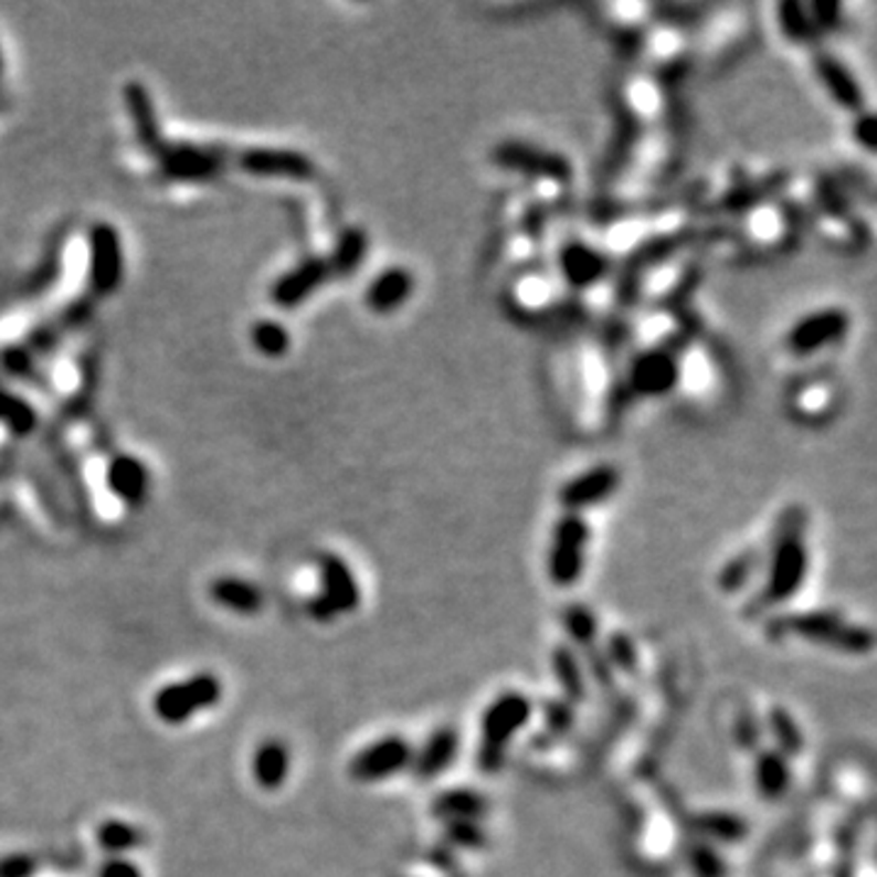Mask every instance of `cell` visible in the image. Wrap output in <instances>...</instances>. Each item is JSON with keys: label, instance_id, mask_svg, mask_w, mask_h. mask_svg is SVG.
Returning <instances> with one entry per match:
<instances>
[{"label": "cell", "instance_id": "1", "mask_svg": "<svg viewBox=\"0 0 877 877\" xmlns=\"http://www.w3.org/2000/svg\"><path fill=\"white\" fill-rule=\"evenodd\" d=\"M810 573L807 549V519L802 509H790L782 517L778 535L768 556V573L763 592L756 598V610L785 604L802 590Z\"/></svg>", "mask_w": 877, "mask_h": 877}, {"label": "cell", "instance_id": "2", "mask_svg": "<svg viewBox=\"0 0 877 877\" xmlns=\"http://www.w3.org/2000/svg\"><path fill=\"white\" fill-rule=\"evenodd\" d=\"M765 634L770 638L800 636L804 642L816 646H828L841 654L863 656L873 648V632L863 624L848 622L844 614L836 610H812V612H792L785 617L770 620Z\"/></svg>", "mask_w": 877, "mask_h": 877}, {"label": "cell", "instance_id": "3", "mask_svg": "<svg viewBox=\"0 0 877 877\" xmlns=\"http://www.w3.org/2000/svg\"><path fill=\"white\" fill-rule=\"evenodd\" d=\"M531 715H535V705L519 690H507L497 695L483 709L478 746V768L483 773H497V770H503L509 743L529 725Z\"/></svg>", "mask_w": 877, "mask_h": 877}, {"label": "cell", "instance_id": "4", "mask_svg": "<svg viewBox=\"0 0 877 877\" xmlns=\"http://www.w3.org/2000/svg\"><path fill=\"white\" fill-rule=\"evenodd\" d=\"M222 680L215 673H196L179 683L163 685L161 690L154 695V715H157L163 725L181 727L188 719L205 712V709L215 707L222 699Z\"/></svg>", "mask_w": 877, "mask_h": 877}, {"label": "cell", "instance_id": "5", "mask_svg": "<svg viewBox=\"0 0 877 877\" xmlns=\"http://www.w3.org/2000/svg\"><path fill=\"white\" fill-rule=\"evenodd\" d=\"M590 543V525L583 515L563 513L556 521L551 535V549L547 559L549 580L561 590L573 588L585 573Z\"/></svg>", "mask_w": 877, "mask_h": 877}, {"label": "cell", "instance_id": "6", "mask_svg": "<svg viewBox=\"0 0 877 877\" xmlns=\"http://www.w3.org/2000/svg\"><path fill=\"white\" fill-rule=\"evenodd\" d=\"M493 161L505 171H517L531 176V179L551 181V183H571L573 179V163L568 161L563 154L549 151L529 141L507 139L503 145L493 149Z\"/></svg>", "mask_w": 877, "mask_h": 877}, {"label": "cell", "instance_id": "7", "mask_svg": "<svg viewBox=\"0 0 877 877\" xmlns=\"http://www.w3.org/2000/svg\"><path fill=\"white\" fill-rule=\"evenodd\" d=\"M414 749L412 743L400 737V733H388V737L376 739L373 743L363 746V749L351 758L349 763V778L361 782V785H376V782H385L395 778L412 765Z\"/></svg>", "mask_w": 877, "mask_h": 877}, {"label": "cell", "instance_id": "8", "mask_svg": "<svg viewBox=\"0 0 877 877\" xmlns=\"http://www.w3.org/2000/svg\"><path fill=\"white\" fill-rule=\"evenodd\" d=\"M683 381V366L678 353L668 347H654L638 353L630 366L626 383L642 398H663L673 393Z\"/></svg>", "mask_w": 877, "mask_h": 877}, {"label": "cell", "instance_id": "9", "mask_svg": "<svg viewBox=\"0 0 877 877\" xmlns=\"http://www.w3.org/2000/svg\"><path fill=\"white\" fill-rule=\"evenodd\" d=\"M848 329H850V317L846 315V310L828 307V310H820L802 317L800 323L790 329L788 347L795 357H812V353L838 344L848 335Z\"/></svg>", "mask_w": 877, "mask_h": 877}, {"label": "cell", "instance_id": "10", "mask_svg": "<svg viewBox=\"0 0 877 877\" xmlns=\"http://www.w3.org/2000/svg\"><path fill=\"white\" fill-rule=\"evenodd\" d=\"M620 483H622V473L610 464H602L578 473L575 478L568 480L559 490V503L563 507V513L583 515L585 509L607 503L610 497L620 490Z\"/></svg>", "mask_w": 877, "mask_h": 877}, {"label": "cell", "instance_id": "11", "mask_svg": "<svg viewBox=\"0 0 877 877\" xmlns=\"http://www.w3.org/2000/svg\"><path fill=\"white\" fill-rule=\"evenodd\" d=\"M319 573V595H323L335 612L351 614L359 610L361 604V588L359 580L353 575L351 566L337 553H323L317 561Z\"/></svg>", "mask_w": 877, "mask_h": 877}, {"label": "cell", "instance_id": "12", "mask_svg": "<svg viewBox=\"0 0 877 877\" xmlns=\"http://www.w3.org/2000/svg\"><path fill=\"white\" fill-rule=\"evenodd\" d=\"M812 66L816 78L822 81V86L826 88V93L832 96L838 108L856 115L865 110L863 86L841 59H836L832 52H814Z\"/></svg>", "mask_w": 877, "mask_h": 877}, {"label": "cell", "instance_id": "13", "mask_svg": "<svg viewBox=\"0 0 877 877\" xmlns=\"http://www.w3.org/2000/svg\"><path fill=\"white\" fill-rule=\"evenodd\" d=\"M461 751V733L456 727H436L412 756V775L420 782L436 780L454 768Z\"/></svg>", "mask_w": 877, "mask_h": 877}, {"label": "cell", "instance_id": "14", "mask_svg": "<svg viewBox=\"0 0 877 877\" xmlns=\"http://www.w3.org/2000/svg\"><path fill=\"white\" fill-rule=\"evenodd\" d=\"M559 271L568 286L585 290L607 276V256L583 240H568L559 249Z\"/></svg>", "mask_w": 877, "mask_h": 877}, {"label": "cell", "instance_id": "15", "mask_svg": "<svg viewBox=\"0 0 877 877\" xmlns=\"http://www.w3.org/2000/svg\"><path fill=\"white\" fill-rule=\"evenodd\" d=\"M157 159L161 161L163 173H169L171 179L186 181L210 179L222 166V157L215 149L196 145H161L157 149Z\"/></svg>", "mask_w": 877, "mask_h": 877}, {"label": "cell", "instance_id": "16", "mask_svg": "<svg viewBox=\"0 0 877 877\" xmlns=\"http://www.w3.org/2000/svg\"><path fill=\"white\" fill-rule=\"evenodd\" d=\"M329 278L331 271L327 258H317V256L305 258L298 268H293L290 274H286L276 283L271 298H274L281 307L300 305L305 298H310L319 286H325Z\"/></svg>", "mask_w": 877, "mask_h": 877}, {"label": "cell", "instance_id": "17", "mask_svg": "<svg viewBox=\"0 0 877 877\" xmlns=\"http://www.w3.org/2000/svg\"><path fill=\"white\" fill-rule=\"evenodd\" d=\"M753 788L765 802H780L792 788L790 758L775 749H761L753 753Z\"/></svg>", "mask_w": 877, "mask_h": 877}, {"label": "cell", "instance_id": "18", "mask_svg": "<svg viewBox=\"0 0 877 877\" xmlns=\"http://www.w3.org/2000/svg\"><path fill=\"white\" fill-rule=\"evenodd\" d=\"M432 816L438 822H483L490 812V802L483 792L473 788H448L432 800Z\"/></svg>", "mask_w": 877, "mask_h": 877}, {"label": "cell", "instance_id": "19", "mask_svg": "<svg viewBox=\"0 0 877 877\" xmlns=\"http://www.w3.org/2000/svg\"><path fill=\"white\" fill-rule=\"evenodd\" d=\"M210 598L218 607L228 610L232 614H240V617H254L261 610H264L266 598L264 590H261L252 580L236 578V575H222L215 578L210 583Z\"/></svg>", "mask_w": 877, "mask_h": 877}, {"label": "cell", "instance_id": "20", "mask_svg": "<svg viewBox=\"0 0 877 877\" xmlns=\"http://www.w3.org/2000/svg\"><path fill=\"white\" fill-rule=\"evenodd\" d=\"M414 290V276L408 268L393 266L378 274L369 288H366V305L378 315L395 313L398 307L405 305L412 298Z\"/></svg>", "mask_w": 877, "mask_h": 877}, {"label": "cell", "instance_id": "21", "mask_svg": "<svg viewBox=\"0 0 877 877\" xmlns=\"http://www.w3.org/2000/svg\"><path fill=\"white\" fill-rule=\"evenodd\" d=\"M93 266H91V281L93 288L101 293L113 290L123 276V254H120V240L110 228H96L93 230Z\"/></svg>", "mask_w": 877, "mask_h": 877}, {"label": "cell", "instance_id": "22", "mask_svg": "<svg viewBox=\"0 0 877 877\" xmlns=\"http://www.w3.org/2000/svg\"><path fill=\"white\" fill-rule=\"evenodd\" d=\"M242 166L256 176H283V179H313L315 163L303 154L278 149H252L242 157Z\"/></svg>", "mask_w": 877, "mask_h": 877}, {"label": "cell", "instance_id": "23", "mask_svg": "<svg viewBox=\"0 0 877 877\" xmlns=\"http://www.w3.org/2000/svg\"><path fill=\"white\" fill-rule=\"evenodd\" d=\"M693 832L695 838H702L707 844H721V846H737L743 844L749 838L751 826L746 822V816H739L733 812H702L693 820Z\"/></svg>", "mask_w": 877, "mask_h": 877}, {"label": "cell", "instance_id": "24", "mask_svg": "<svg viewBox=\"0 0 877 877\" xmlns=\"http://www.w3.org/2000/svg\"><path fill=\"white\" fill-rule=\"evenodd\" d=\"M290 773V749L281 739H266L252 758V775L266 792L281 790Z\"/></svg>", "mask_w": 877, "mask_h": 877}, {"label": "cell", "instance_id": "25", "mask_svg": "<svg viewBox=\"0 0 877 877\" xmlns=\"http://www.w3.org/2000/svg\"><path fill=\"white\" fill-rule=\"evenodd\" d=\"M108 485L125 505H141L149 495V473L135 456H117L108 468Z\"/></svg>", "mask_w": 877, "mask_h": 877}, {"label": "cell", "instance_id": "26", "mask_svg": "<svg viewBox=\"0 0 877 877\" xmlns=\"http://www.w3.org/2000/svg\"><path fill=\"white\" fill-rule=\"evenodd\" d=\"M551 670L566 702H571L573 707L583 705L588 699V675L583 658L568 644H559L551 651Z\"/></svg>", "mask_w": 877, "mask_h": 877}, {"label": "cell", "instance_id": "27", "mask_svg": "<svg viewBox=\"0 0 877 877\" xmlns=\"http://www.w3.org/2000/svg\"><path fill=\"white\" fill-rule=\"evenodd\" d=\"M561 624L568 636V646H571L575 654H585V651L598 646L600 622L598 614L592 612L588 604L583 602L568 604V607L561 612Z\"/></svg>", "mask_w": 877, "mask_h": 877}, {"label": "cell", "instance_id": "28", "mask_svg": "<svg viewBox=\"0 0 877 877\" xmlns=\"http://www.w3.org/2000/svg\"><path fill=\"white\" fill-rule=\"evenodd\" d=\"M765 727L770 739L775 741V751L785 758H797L804 753V731L800 721L792 717L790 709L782 705H773L765 715Z\"/></svg>", "mask_w": 877, "mask_h": 877}, {"label": "cell", "instance_id": "29", "mask_svg": "<svg viewBox=\"0 0 877 877\" xmlns=\"http://www.w3.org/2000/svg\"><path fill=\"white\" fill-rule=\"evenodd\" d=\"M366 252H369V236H366V232L359 228L344 230L335 244V254L327 258L331 276L353 274L363 264Z\"/></svg>", "mask_w": 877, "mask_h": 877}, {"label": "cell", "instance_id": "30", "mask_svg": "<svg viewBox=\"0 0 877 877\" xmlns=\"http://www.w3.org/2000/svg\"><path fill=\"white\" fill-rule=\"evenodd\" d=\"M96 841H98V846L105 853H108L110 858H123L125 853L145 846L147 836L135 824H127V822H120V820H110V822H103L98 826Z\"/></svg>", "mask_w": 877, "mask_h": 877}, {"label": "cell", "instance_id": "31", "mask_svg": "<svg viewBox=\"0 0 877 877\" xmlns=\"http://www.w3.org/2000/svg\"><path fill=\"white\" fill-rule=\"evenodd\" d=\"M127 105H129V113H133V120H135L141 145L149 147L151 151H157L163 141L159 139V125H157V120H154L151 101L145 93V88L133 83V86L127 88Z\"/></svg>", "mask_w": 877, "mask_h": 877}, {"label": "cell", "instance_id": "32", "mask_svg": "<svg viewBox=\"0 0 877 877\" xmlns=\"http://www.w3.org/2000/svg\"><path fill=\"white\" fill-rule=\"evenodd\" d=\"M778 18H780L778 25H780L782 34H785V38L795 44H807L816 38V34H820V30H816L814 20H812L810 8H804L800 3H782L778 8Z\"/></svg>", "mask_w": 877, "mask_h": 877}, {"label": "cell", "instance_id": "33", "mask_svg": "<svg viewBox=\"0 0 877 877\" xmlns=\"http://www.w3.org/2000/svg\"><path fill=\"white\" fill-rule=\"evenodd\" d=\"M687 865L695 877H727L729 865L717 846L707 844L702 838H693L687 844Z\"/></svg>", "mask_w": 877, "mask_h": 877}, {"label": "cell", "instance_id": "34", "mask_svg": "<svg viewBox=\"0 0 877 877\" xmlns=\"http://www.w3.org/2000/svg\"><path fill=\"white\" fill-rule=\"evenodd\" d=\"M756 568H758V556L753 551L733 556V559L719 571L717 588L721 592H727V595H733V592H741L746 585H749V580L753 578Z\"/></svg>", "mask_w": 877, "mask_h": 877}, {"label": "cell", "instance_id": "35", "mask_svg": "<svg viewBox=\"0 0 877 877\" xmlns=\"http://www.w3.org/2000/svg\"><path fill=\"white\" fill-rule=\"evenodd\" d=\"M604 656H607L612 670L624 675H636L638 670V648L634 638L624 632H612L604 644Z\"/></svg>", "mask_w": 877, "mask_h": 877}, {"label": "cell", "instance_id": "36", "mask_svg": "<svg viewBox=\"0 0 877 877\" xmlns=\"http://www.w3.org/2000/svg\"><path fill=\"white\" fill-rule=\"evenodd\" d=\"M444 836L452 846L466 850H483L488 846V832L480 822H452L444 824Z\"/></svg>", "mask_w": 877, "mask_h": 877}, {"label": "cell", "instance_id": "37", "mask_svg": "<svg viewBox=\"0 0 877 877\" xmlns=\"http://www.w3.org/2000/svg\"><path fill=\"white\" fill-rule=\"evenodd\" d=\"M256 349L266 357H283L290 347V337L283 325L278 323H258L252 335Z\"/></svg>", "mask_w": 877, "mask_h": 877}, {"label": "cell", "instance_id": "38", "mask_svg": "<svg viewBox=\"0 0 877 877\" xmlns=\"http://www.w3.org/2000/svg\"><path fill=\"white\" fill-rule=\"evenodd\" d=\"M543 727L549 729L551 737H566L575 727V707L571 702H566L563 697L549 699L543 705Z\"/></svg>", "mask_w": 877, "mask_h": 877}, {"label": "cell", "instance_id": "39", "mask_svg": "<svg viewBox=\"0 0 877 877\" xmlns=\"http://www.w3.org/2000/svg\"><path fill=\"white\" fill-rule=\"evenodd\" d=\"M733 739H737L739 749H743V751H749V753L761 751L758 749V746H761V725H758V719L751 709H743V712L739 715L737 725H733Z\"/></svg>", "mask_w": 877, "mask_h": 877}, {"label": "cell", "instance_id": "40", "mask_svg": "<svg viewBox=\"0 0 877 877\" xmlns=\"http://www.w3.org/2000/svg\"><path fill=\"white\" fill-rule=\"evenodd\" d=\"M583 658H585V666H583L585 675H590V678L595 680L598 687H602V690H612V687H614V670L610 666L607 656H604V651L595 646V648L585 651Z\"/></svg>", "mask_w": 877, "mask_h": 877}, {"label": "cell", "instance_id": "41", "mask_svg": "<svg viewBox=\"0 0 877 877\" xmlns=\"http://www.w3.org/2000/svg\"><path fill=\"white\" fill-rule=\"evenodd\" d=\"M40 863L30 853H10L0 858V877H34Z\"/></svg>", "mask_w": 877, "mask_h": 877}, {"label": "cell", "instance_id": "42", "mask_svg": "<svg viewBox=\"0 0 877 877\" xmlns=\"http://www.w3.org/2000/svg\"><path fill=\"white\" fill-rule=\"evenodd\" d=\"M875 115L868 110L858 113L856 120H853V139L865 151H875Z\"/></svg>", "mask_w": 877, "mask_h": 877}, {"label": "cell", "instance_id": "43", "mask_svg": "<svg viewBox=\"0 0 877 877\" xmlns=\"http://www.w3.org/2000/svg\"><path fill=\"white\" fill-rule=\"evenodd\" d=\"M98 877H141L139 865L127 858H108L101 865Z\"/></svg>", "mask_w": 877, "mask_h": 877}, {"label": "cell", "instance_id": "44", "mask_svg": "<svg viewBox=\"0 0 877 877\" xmlns=\"http://www.w3.org/2000/svg\"><path fill=\"white\" fill-rule=\"evenodd\" d=\"M307 612H310V617L319 624H329L339 617L335 607H331V604L323 595H319V592L315 598H310V602H307Z\"/></svg>", "mask_w": 877, "mask_h": 877}]
</instances>
